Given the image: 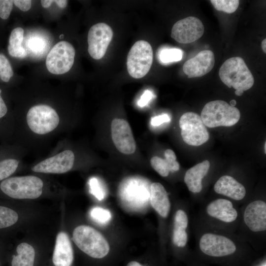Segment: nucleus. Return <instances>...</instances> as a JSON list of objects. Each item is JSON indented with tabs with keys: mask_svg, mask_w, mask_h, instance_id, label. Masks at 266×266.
<instances>
[{
	"mask_svg": "<svg viewBox=\"0 0 266 266\" xmlns=\"http://www.w3.org/2000/svg\"><path fill=\"white\" fill-rule=\"evenodd\" d=\"M150 186L149 182L142 177L125 179L119 188L122 204L132 211L144 210L150 202Z\"/></svg>",
	"mask_w": 266,
	"mask_h": 266,
	"instance_id": "nucleus-1",
	"label": "nucleus"
},
{
	"mask_svg": "<svg viewBox=\"0 0 266 266\" xmlns=\"http://www.w3.org/2000/svg\"><path fill=\"white\" fill-rule=\"evenodd\" d=\"M72 240L80 250L93 259L102 260L109 253L110 246L107 240L91 227H77L73 231Z\"/></svg>",
	"mask_w": 266,
	"mask_h": 266,
	"instance_id": "nucleus-2",
	"label": "nucleus"
},
{
	"mask_svg": "<svg viewBox=\"0 0 266 266\" xmlns=\"http://www.w3.org/2000/svg\"><path fill=\"white\" fill-rule=\"evenodd\" d=\"M219 75L221 81L229 88L245 91L254 83L253 76L244 60L239 57L231 58L221 66Z\"/></svg>",
	"mask_w": 266,
	"mask_h": 266,
	"instance_id": "nucleus-3",
	"label": "nucleus"
},
{
	"mask_svg": "<svg viewBox=\"0 0 266 266\" xmlns=\"http://www.w3.org/2000/svg\"><path fill=\"white\" fill-rule=\"evenodd\" d=\"M201 119L209 128L231 127L236 124L240 117L239 110L222 100L209 101L203 107Z\"/></svg>",
	"mask_w": 266,
	"mask_h": 266,
	"instance_id": "nucleus-4",
	"label": "nucleus"
},
{
	"mask_svg": "<svg viewBox=\"0 0 266 266\" xmlns=\"http://www.w3.org/2000/svg\"><path fill=\"white\" fill-rule=\"evenodd\" d=\"M43 183L33 176L12 177L0 184L1 190L8 196L16 199H35L42 194Z\"/></svg>",
	"mask_w": 266,
	"mask_h": 266,
	"instance_id": "nucleus-5",
	"label": "nucleus"
},
{
	"mask_svg": "<svg viewBox=\"0 0 266 266\" xmlns=\"http://www.w3.org/2000/svg\"><path fill=\"white\" fill-rule=\"evenodd\" d=\"M153 59L152 48L147 41L138 40L131 47L127 60L129 74L138 79L144 77L149 71Z\"/></svg>",
	"mask_w": 266,
	"mask_h": 266,
	"instance_id": "nucleus-6",
	"label": "nucleus"
},
{
	"mask_svg": "<svg viewBox=\"0 0 266 266\" xmlns=\"http://www.w3.org/2000/svg\"><path fill=\"white\" fill-rule=\"evenodd\" d=\"M26 120L30 130L38 134L51 132L60 122V118L56 110L45 104L32 107L27 114Z\"/></svg>",
	"mask_w": 266,
	"mask_h": 266,
	"instance_id": "nucleus-7",
	"label": "nucleus"
},
{
	"mask_svg": "<svg viewBox=\"0 0 266 266\" xmlns=\"http://www.w3.org/2000/svg\"><path fill=\"white\" fill-rule=\"evenodd\" d=\"M179 124L184 141L191 146H200L209 138V133L200 116L193 112H188L180 117Z\"/></svg>",
	"mask_w": 266,
	"mask_h": 266,
	"instance_id": "nucleus-8",
	"label": "nucleus"
},
{
	"mask_svg": "<svg viewBox=\"0 0 266 266\" xmlns=\"http://www.w3.org/2000/svg\"><path fill=\"white\" fill-rule=\"evenodd\" d=\"M75 51L68 42L57 43L50 50L46 59L48 70L54 74H62L68 72L74 61Z\"/></svg>",
	"mask_w": 266,
	"mask_h": 266,
	"instance_id": "nucleus-9",
	"label": "nucleus"
},
{
	"mask_svg": "<svg viewBox=\"0 0 266 266\" xmlns=\"http://www.w3.org/2000/svg\"><path fill=\"white\" fill-rule=\"evenodd\" d=\"M113 35L111 28L104 23L92 26L88 34V52L95 60L105 55Z\"/></svg>",
	"mask_w": 266,
	"mask_h": 266,
	"instance_id": "nucleus-10",
	"label": "nucleus"
},
{
	"mask_svg": "<svg viewBox=\"0 0 266 266\" xmlns=\"http://www.w3.org/2000/svg\"><path fill=\"white\" fill-rule=\"evenodd\" d=\"M200 248L205 255L215 258L231 256L236 250L235 244L230 239L211 233H205L201 236Z\"/></svg>",
	"mask_w": 266,
	"mask_h": 266,
	"instance_id": "nucleus-11",
	"label": "nucleus"
},
{
	"mask_svg": "<svg viewBox=\"0 0 266 266\" xmlns=\"http://www.w3.org/2000/svg\"><path fill=\"white\" fill-rule=\"evenodd\" d=\"M204 32V26L198 18L190 16L176 22L172 27L171 36L182 44L190 43L200 38Z\"/></svg>",
	"mask_w": 266,
	"mask_h": 266,
	"instance_id": "nucleus-12",
	"label": "nucleus"
},
{
	"mask_svg": "<svg viewBox=\"0 0 266 266\" xmlns=\"http://www.w3.org/2000/svg\"><path fill=\"white\" fill-rule=\"evenodd\" d=\"M111 137L116 148L122 153L133 154L136 143L130 126L123 119L115 118L111 124Z\"/></svg>",
	"mask_w": 266,
	"mask_h": 266,
	"instance_id": "nucleus-13",
	"label": "nucleus"
},
{
	"mask_svg": "<svg viewBox=\"0 0 266 266\" xmlns=\"http://www.w3.org/2000/svg\"><path fill=\"white\" fill-rule=\"evenodd\" d=\"M74 154L70 150H64L47 158L34 166L32 169L36 172L64 173L69 171L74 162Z\"/></svg>",
	"mask_w": 266,
	"mask_h": 266,
	"instance_id": "nucleus-14",
	"label": "nucleus"
},
{
	"mask_svg": "<svg viewBox=\"0 0 266 266\" xmlns=\"http://www.w3.org/2000/svg\"><path fill=\"white\" fill-rule=\"evenodd\" d=\"M214 64L213 52L209 50H202L187 60L183 65V70L189 78L201 77L210 72Z\"/></svg>",
	"mask_w": 266,
	"mask_h": 266,
	"instance_id": "nucleus-15",
	"label": "nucleus"
},
{
	"mask_svg": "<svg viewBox=\"0 0 266 266\" xmlns=\"http://www.w3.org/2000/svg\"><path fill=\"white\" fill-rule=\"evenodd\" d=\"M244 221L250 230L254 232L266 230V203L257 200L249 203L244 212Z\"/></svg>",
	"mask_w": 266,
	"mask_h": 266,
	"instance_id": "nucleus-16",
	"label": "nucleus"
},
{
	"mask_svg": "<svg viewBox=\"0 0 266 266\" xmlns=\"http://www.w3.org/2000/svg\"><path fill=\"white\" fill-rule=\"evenodd\" d=\"M73 250L67 234L60 232L57 236L52 261L55 266H71Z\"/></svg>",
	"mask_w": 266,
	"mask_h": 266,
	"instance_id": "nucleus-17",
	"label": "nucleus"
},
{
	"mask_svg": "<svg viewBox=\"0 0 266 266\" xmlns=\"http://www.w3.org/2000/svg\"><path fill=\"white\" fill-rule=\"evenodd\" d=\"M214 190L218 194L236 200L243 199L246 195L243 185L229 175L221 177L215 183Z\"/></svg>",
	"mask_w": 266,
	"mask_h": 266,
	"instance_id": "nucleus-18",
	"label": "nucleus"
},
{
	"mask_svg": "<svg viewBox=\"0 0 266 266\" xmlns=\"http://www.w3.org/2000/svg\"><path fill=\"white\" fill-rule=\"evenodd\" d=\"M206 212L210 216L226 223L234 221L237 216V212L232 202L223 199L211 202L206 207Z\"/></svg>",
	"mask_w": 266,
	"mask_h": 266,
	"instance_id": "nucleus-19",
	"label": "nucleus"
},
{
	"mask_svg": "<svg viewBox=\"0 0 266 266\" xmlns=\"http://www.w3.org/2000/svg\"><path fill=\"white\" fill-rule=\"evenodd\" d=\"M150 203L155 210L162 217H166L170 209V203L167 193L160 183L151 184Z\"/></svg>",
	"mask_w": 266,
	"mask_h": 266,
	"instance_id": "nucleus-20",
	"label": "nucleus"
},
{
	"mask_svg": "<svg viewBox=\"0 0 266 266\" xmlns=\"http://www.w3.org/2000/svg\"><path fill=\"white\" fill-rule=\"evenodd\" d=\"M210 163L205 160L189 169L185 173L184 182L189 191L200 193L202 190V179L207 174Z\"/></svg>",
	"mask_w": 266,
	"mask_h": 266,
	"instance_id": "nucleus-21",
	"label": "nucleus"
},
{
	"mask_svg": "<svg viewBox=\"0 0 266 266\" xmlns=\"http://www.w3.org/2000/svg\"><path fill=\"white\" fill-rule=\"evenodd\" d=\"M165 159L158 156L152 157L150 160L151 166L160 175L166 177L170 171L179 169V164L176 161V156L173 150L166 149L165 152Z\"/></svg>",
	"mask_w": 266,
	"mask_h": 266,
	"instance_id": "nucleus-22",
	"label": "nucleus"
},
{
	"mask_svg": "<svg viewBox=\"0 0 266 266\" xmlns=\"http://www.w3.org/2000/svg\"><path fill=\"white\" fill-rule=\"evenodd\" d=\"M17 255L13 256L12 266H33L35 251L33 247L27 243H22L17 247Z\"/></svg>",
	"mask_w": 266,
	"mask_h": 266,
	"instance_id": "nucleus-23",
	"label": "nucleus"
},
{
	"mask_svg": "<svg viewBox=\"0 0 266 266\" xmlns=\"http://www.w3.org/2000/svg\"><path fill=\"white\" fill-rule=\"evenodd\" d=\"M24 30L17 27L11 32L7 47L8 54L17 58H24L27 56L26 50L22 46L23 40Z\"/></svg>",
	"mask_w": 266,
	"mask_h": 266,
	"instance_id": "nucleus-24",
	"label": "nucleus"
},
{
	"mask_svg": "<svg viewBox=\"0 0 266 266\" xmlns=\"http://www.w3.org/2000/svg\"><path fill=\"white\" fill-rule=\"evenodd\" d=\"M183 54V51L180 49L164 47L159 50L157 57L161 63L167 64L180 61Z\"/></svg>",
	"mask_w": 266,
	"mask_h": 266,
	"instance_id": "nucleus-25",
	"label": "nucleus"
},
{
	"mask_svg": "<svg viewBox=\"0 0 266 266\" xmlns=\"http://www.w3.org/2000/svg\"><path fill=\"white\" fill-rule=\"evenodd\" d=\"M18 219L17 213L11 208L0 206V229L10 227Z\"/></svg>",
	"mask_w": 266,
	"mask_h": 266,
	"instance_id": "nucleus-26",
	"label": "nucleus"
},
{
	"mask_svg": "<svg viewBox=\"0 0 266 266\" xmlns=\"http://www.w3.org/2000/svg\"><path fill=\"white\" fill-rule=\"evenodd\" d=\"M89 214L94 222L100 225H106L111 218V214L108 209L99 206L93 207Z\"/></svg>",
	"mask_w": 266,
	"mask_h": 266,
	"instance_id": "nucleus-27",
	"label": "nucleus"
},
{
	"mask_svg": "<svg viewBox=\"0 0 266 266\" xmlns=\"http://www.w3.org/2000/svg\"><path fill=\"white\" fill-rule=\"evenodd\" d=\"M210 1L217 10L227 13L235 11L239 4L238 0H211Z\"/></svg>",
	"mask_w": 266,
	"mask_h": 266,
	"instance_id": "nucleus-28",
	"label": "nucleus"
},
{
	"mask_svg": "<svg viewBox=\"0 0 266 266\" xmlns=\"http://www.w3.org/2000/svg\"><path fill=\"white\" fill-rule=\"evenodd\" d=\"M19 161L14 159H8L0 161V181L6 179L17 169Z\"/></svg>",
	"mask_w": 266,
	"mask_h": 266,
	"instance_id": "nucleus-29",
	"label": "nucleus"
},
{
	"mask_svg": "<svg viewBox=\"0 0 266 266\" xmlns=\"http://www.w3.org/2000/svg\"><path fill=\"white\" fill-rule=\"evenodd\" d=\"M13 75L11 64L7 58L0 54V79L4 82H8Z\"/></svg>",
	"mask_w": 266,
	"mask_h": 266,
	"instance_id": "nucleus-30",
	"label": "nucleus"
},
{
	"mask_svg": "<svg viewBox=\"0 0 266 266\" xmlns=\"http://www.w3.org/2000/svg\"><path fill=\"white\" fill-rule=\"evenodd\" d=\"M90 192L96 198L102 200L105 197V189L100 181L96 177L91 178L89 181Z\"/></svg>",
	"mask_w": 266,
	"mask_h": 266,
	"instance_id": "nucleus-31",
	"label": "nucleus"
},
{
	"mask_svg": "<svg viewBox=\"0 0 266 266\" xmlns=\"http://www.w3.org/2000/svg\"><path fill=\"white\" fill-rule=\"evenodd\" d=\"M188 224V218L185 212L178 210L175 215L173 229L186 230Z\"/></svg>",
	"mask_w": 266,
	"mask_h": 266,
	"instance_id": "nucleus-32",
	"label": "nucleus"
},
{
	"mask_svg": "<svg viewBox=\"0 0 266 266\" xmlns=\"http://www.w3.org/2000/svg\"><path fill=\"white\" fill-rule=\"evenodd\" d=\"M187 239L186 230L173 229L172 240L174 245L179 247H183L186 244Z\"/></svg>",
	"mask_w": 266,
	"mask_h": 266,
	"instance_id": "nucleus-33",
	"label": "nucleus"
},
{
	"mask_svg": "<svg viewBox=\"0 0 266 266\" xmlns=\"http://www.w3.org/2000/svg\"><path fill=\"white\" fill-rule=\"evenodd\" d=\"M13 5V0H0V18L6 20L9 17Z\"/></svg>",
	"mask_w": 266,
	"mask_h": 266,
	"instance_id": "nucleus-34",
	"label": "nucleus"
},
{
	"mask_svg": "<svg viewBox=\"0 0 266 266\" xmlns=\"http://www.w3.org/2000/svg\"><path fill=\"white\" fill-rule=\"evenodd\" d=\"M153 97V94L150 90H145L138 100L137 105L141 107L146 106L152 100Z\"/></svg>",
	"mask_w": 266,
	"mask_h": 266,
	"instance_id": "nucleus-35",
	"label": "nucleus"
},
{
	"mask_svg": "<svg viewBox=\"0 0 266 266\" xmlns=\"http://www.w3.org/2000/svg\"><path fill=\"white\" fill-rule=\"evenodd\" d=\"M170 117L167 114H163L158 116L153 117L151 119V124L152 126L156 127L161 124L170 121Z\"/></svg>",
	"mask_w": 266,
	"mask_h": 266,
	"instance_id": "nucleus-36",
	"label": "nucleus"
},
{
	"mask_svg": "<svg viewBox=\"0 0 266 266\" xmlns=\"http://www.w3.org/2000/svg\"><path fill=\"white\" fill-rule=\"evenodd\" d=\"M13 3L23 11L29 10L32 5V1L30 0H15Z\"/></svg>",
	"mask_w": 266,
	"mask_h": 266,
	"instance_id": "nucleus-37",
	"label": "nucleus"
},
{
	"mask_svg": "<svg viewBox=\"0 0 266 266\" xmlns=\"http://www.w3.org/2000/svg\"><path fill=\"white\" fill-rule=\"evenodd\" d=\"M1 90L0 89V118L3 117L7 112V108L1 96Z\"/></svg>",
	"mask_w": 266,
	"mask_h": 266,
	"instance_id": "nucleus-38",
	"label": "nucleus"
},
{
	"mask_svg": "<svg viewBox=\"0 0 266 266\" xmlns=\"http://www.w3.org/2000/svg\"><path fill=\"white\" fill-rule=\"evenodd\" d=\"M54 2H56L58 6L62 8H65L68 3L67 0H54Z\"/></svg>",
	"mask_w": 266,
	"mask_h": 266,
	"instance_id": "nucleus-39",
	"label": "nucleus"
},
{
	"mask_svg": "<svg viewBox=\"0 0 266 266\" xmlns=\"http://www.w3.org/2000/svg\"><path fill=\"white\" fill-rule=\"evenodd\" d=\"M53 2L54 0H42L41 1V3L44 8H47L51 5Z\"/></svg>",
	"mask_w": 266,
	"mask_h": 266,
	"instance_id": "nucleus-40",
	"label": "nucleus"
},
{
	"mask_svg": "<svg viewBox=\"0 0 266 266\" xmlns=\"http://www.w3.org/2000/svg\"><path fill=\"white\" fill-rule=\"evenodd\" d=\"M261 46L264 53H266V39H264L261 43Z\"/></svg>",
	"mask_w": 266,
	"mask_h": 266,
	"instance_id": "nucleus-41",
	"label": "nucleus"
},
{
	"mask_svg": "<svg viewBox=\"0 0 266 266\" xmlns=\"http://www.w3.org/2000/svg\"><path fill=\"white\" fill-rule=\"evenodd\" d=\"M235 94L237 96H241L243 95L244 91L242 90H237L235 91Z\"/></svg>",
	"mask_w": 266,
	"mask_h": 266,
	"instance_id": "nucleus-42",
	"label": "nucleus"
},
{
	"mask_svg": "<svg viewBox=\"0 0 266 266\" xmlns=\"http://www.w3.org/2000/svg\"><path fill=\"white\" fill-rule=\"evenodd\" d=\"M229 104L233 107H234L236 104V101L235 100H232L230 101Z\"/></svg>",
	"mask_w": 266,
	"mask_h": 266,
	"instance_id": "nucleus-43",
	"label": "nucleus"
},
{
	"mask_svg": "<svg viewBox=\"0 0 266 266\" xmlns=\"http://www.w3.org/2000/svg\"><path fill=\"white\" fill-rule=\"evenodd\" d=\"M259 266H266V262L263 263L261 265H260Z\"/></svg>",
	"mask_w": 266,
	"mask_h": 266,
	"instance_id": "nucleus-44",
	"label": "nucleus"
},
{
	"mask_svg": "<svg viewBox=\"0 0 266 266\" xmlns=\"http://www.w3.org/2000/svg\"><path fill=\"white\" fill-rule=\"evenodd\" d=\"M266 143L265 142V148H264V149H265V154L266 153Z\"/></svg>",
	"mask_w": 266,
	"mask_h": 266,
	"instance_id": "nucleus-45",
	"label": "nucleus"
}]
</instances>
